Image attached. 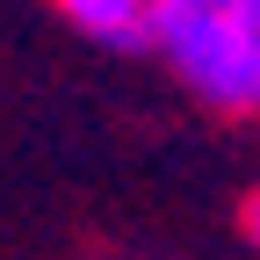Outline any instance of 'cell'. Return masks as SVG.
<instances>
[{
    "instance_id": "3957f363",
    "label": "cell",
    "mask_w": 260,
    "mask_h": 260,
    "mask_svg": "<svg viewBox=\"0 0 260 260\" xmlns=\"http://www.w3.org/2000/svg\"><path fill=\"white\" fill-rule=\"evenodd\" d=\"M246 239H253V246H260V188H253V195H246Z\"/></svg>"
},
{
    "instance_id": "6da1fadb",
    "label": "cell",
    "mask_w": 260,
    "mask_h": 260,
    "mask_svg": "<svg viewBox=\"0 0 260 260\" xmlns=\"http://www.w3.org/2000/svg\"><path fill=\"white\" fill-rule=\"evenodd\" d=\"M152 51L217 116H260V0H152Z\"/></svg>"
},
{
    "instance_id": "7a4b0ae2",
    "label": "cell",
    "mask_w": 260,
    "mask_h": 260,
    "mask_svg": "<svg viewBox=\"0 0 260 260\" xmlns=\"http://www.w3.org/2000/svg\"><path fill=\"white\" fill-rule=\"evenodd\" d=\"M51 8L80 29V37L130 51V44H152V0H51Z\"/></svg>"
}]
</instances>
